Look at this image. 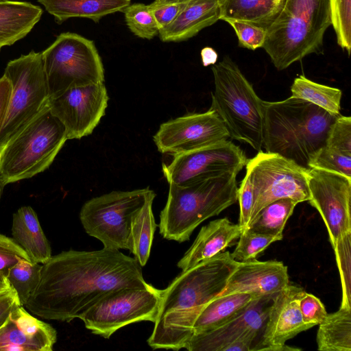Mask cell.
<instances>
[{
  "mask_svg": "<svg viewBox=\"0 0 351 351\" xmlns=\"http://www.w3.org/2000/svg\"><path fill=\"white\" fill-rule=\"evenodd\" d=\"M291 97L309 101L330 114L339 115L342 92L340 89L320 84L301 75L291 86Z\"/></svg>",
  "mask_w": 351,
  "mask_h": 351,
  "instance_id": "4dcf8cb0",
  "label": "cell"
},
{
  "mask_svg": "<svg viewBox=\"0 0 351 351\" xmlns=\"http://www.w3.org/2000/svg\"><path fill=\"white\" fill-rule=\"evenodd\" d=\"M245 167V175L253 191L250 221L262 208L276 200L290 198L298 203L309 200L308 169L280 155L262 150L247 160Z\"/></svg>",
  "mask_w": 351,
  "mask_h": 351,
  "instance_id": "8fae6325",
  "label": "cell"
},
{
  "mask_svg": "<svg viewBox=\"0 0 351 351\" xmlns=\"http://www.w3.org/2000/svg\"><path fill=\"white\" fill-rule=\"evenodd\" d=\"M308 168L322 169L351 178V154L324 145L311 159Z\"/></svg>",
  "mask_w": 351,
  "mask_h": 351,
  "instance_id": "8d00e7d4",
  "label": "cell"
},
{
  "mask_svg": "<svg viewBox=\"0 0 351 351\" xmlns=\"http://www.w3.org/2000/svg\"><path fill=\"white\" fill-rule=\"evenodd\" d=\"M12 235L32 262L44 264L52 256L49 242L36 213L31 206H22L13 214Z\"/></svg>",
  "mask_w": 351,
  "mask_h": 351,
  "instance_id": "603a6c76",
  "label": "cell"
},
{
  "mask_svg": "<svg viewBox=\"0 0 351 351\" xmlns=\"http://www.w3.org/2000/svg\"><path fill=\"white\" fill-rule=\"evenodd\" d=\"M5 272H0V293L11 289Z\"/></svg>",
  "mask_w": 351,
  "mask_h": 351,
  "instance_id": "7dc6e473",
  "label": "cell"
},
{
  "mask_svg": "<svg viewBox=\"0 0 351 351\" xmlns=\"http://www.w3.org/2000/svg\"><path fill=\"white\" fill-rule=\"evenodd\" d=\"M149 285L137 260L119 250H69L42 264L38 284L24 306L40 318L69 322L114 290Z\"/></svg>",
  "mask_w": 351,
  "mask_h": 351,
  "instance_id": "6da1fadb",
  "label": "cell"
},
{
  "mask_svg": "<svg viewBox=\"0 0 351 351\" xmlns=\"http://www.w3.org/2000/svg\"><path fill=\"white\" fill-rule=\"evenodd\" d=\"M289 285L287 267L281 261L254 259L239 262L219 295L247 293L257 297L274 295Z\"/></svg>",
  "mask_w": 351,
  "mask_h": 351,
  "instance_id": "ffe728a7",
  "label": "cell"
},
{
  "mask_svg": "<svg viewBox=\"0 0 351 351\" xmlns=\"http://www.w3.org/2000/svg\"><path fill=\"white\" fill-rule=\"evenodd\" d=\"M310 204L319 213L332 247L351 232V178L322 169L307 171Z\"/></svg>",
  "mask_w": 351,
  "mask_h": 351,
  "instance_id": "5bb4252c",
  "label": "cell"
},
{
  "mask_svg": "<svg viewBox=\"0 0 351 351\" xmlns=\"http://www.w3.org/2000/svg\"><path fill=\"white\" fill-rule=\"evenodd\" d=\"M155 1H170V0H155Z\"/></svg>",
  "mask_w": 351,
  "mask_h": 351,
  "instance_id": "681fc988",
  "label": "cell"
},
{
  "mask_svg": "<svg viewBox=\"0 0 351 351\" xmlns=\"http://www.w3.org/2000/svg\"><path fill=\"white\" fill-rule=\"evenodd\" d=\"M123 12L127 26L138 37L150 40L159 34L160 29L149 5H129Z\"/></svg>",
  "mask_w": 351,
  "mask_h": 351,
  "instance_id": "d6a6232c",
  "label": "cell"
},
{
  "mask_svg": "<svg viewBox=\"0 0 351 351\" xmlns=\"http://www.w3.org/2000/svg\"><path fill=\"white\" fill-rule=\"evenodd\" d=\"M11 93V84L8 79L3 75L0 78V134L7 117Z\"/></svg>",
  "mask_w": 351,
  "mask_h": 351,
  "instance_id": "f6af8a7d",
  "label": "cell"
},
{
  "mask_svg": "<svg viewBox=\"0 0 351 351\" xmlns=\"http://www.w3.org/2000/svg\"><path fill=\"white\" fill-rule=\"evenodd\" d=\"M227 22L235 32L239 46L250 50L263 47L266 38V29L248 22L227 19Z\"/></svg>",
  "mask_w": 351,
  "mask_h": 351,
  "instance_id": "74e56055",
  "label": "cell"
},
{
  "mask_svg": "<svg viewBox=\"0 0 351 351\" xmlns=\"http://www.w3.org/2000/svg\"><path fill=\"white\" fill-rule=\"evenodd\" d=\"M274 295L257 297L225 324L193 334L184 348L189 351H221L226 345L243 336L254 335L260 339Z\"/></svg>",
  "mask_w": 351,
  "mask_h": 351,
  "instance_id": "ac0fdd59",
  "label": "cell"
},
{
  "mask_svg": "<svg viewBox=\"0 0 351 351\" xmlns=\"http://www.w3.org/2000/svg\"><path fill=\"white\" fill-rule=\"evenodd\" d=\"M43 9L29 2L0 1V51L25 37L40 21Z\"/></svg>",
  "mask_w": 351,
  "mask_h": 351,
  "instance_id": "cb8c5ba5",
  "label": "cell"
},
{
  "mask_svg": "<svg viewBox=\"0 0 351 351\" xmlns=\"http://www.w3.org/2000/svg\"><path fill=\"white\" fill-rule=\"evenodd\" d=\"M330 25V0H283L266 27L263 48L274 66L284 70L308 55L319 53Z\"/></svg>",
  "mask_w": 351,
  "mask_h": 351,
  "instance_id": "277c9868",
  "label": "cell"
},
{
  "mask_svg": "<svg viewBox=\"0 0 351 351\" xmlns=\"http://www.w3.org/2000/svg\"><path fill=\"white\" fill-rule=\"evenodd\" d=\"M4 1V0H0V1Z\"/></svg>",
  "mask_w": 351,
  "mask_h": 351,
  "instance_id": "f907efd6",
  "label": "cell"
},
{
  "mask_svg": "<svg viewBox=\"0 0 351 351\" xmlns=\"http://www.w3.org/2000/svg\"><path fill=\"white\" fill-rule=\"evenodd\" d=\"M156 195L153 191L131 219L128 250L141 267L146 265L149 258L157 227L152 211V204Z\"/></svg>",
  "mask_w": 351,
  "mask_h": 351,
  "instance_id": "83f0119b",
  "label": "cell"
},
{
  "mask_svg": "<svg viewBox=\"0 0 351 351\" xmlns=\"http://www.w3.org/2000/svg\"><path fill=\"white\" fill-rule=\"evenodd\" d=\"M21 306L16 292L9 289L0 293V326L5 322L10 313Z\"/></svg>",
  "mask_w": 351,
  "mask_h": 351,
  "instance_id": "ee69618b",
  "label": "cell"
},
{
  "mask_svg": "<svg viewBox=\"0 0 351 351\" xmlns=\"http://www.w3.org/2000/svg\"><path fill=\"white\" fill-rule=\"evenodd\" d=\"M325 145L347 154H351V117L341 114L331 125Z\"/></svg>",
  "mask_w": 351,
  "mask_h": 351,
  "instance_id": "f35d334b",
  "label": "cell"
},
{
  "mask_svg": "<svg viewBox=\"0 0 351 351\" xmlns=\"http://www.w3.org/2000/svg\"><path fill=\"white\" fill-rule=\"evenodd\" d=\"M317 343L320 351H351V307L327 314L319 324Z\"/></svg>",
  "mask_w": 351,
  "mask_h": 351,
  "instance_id": "f1b7e54d",
  "label": "cell"
},
{
  "mask_svg": "<svg viewBox=\"0 0 351 351\" xmlns=\"http://www.w3.org/2000/svg\"><path fill=\"white\" fill-rule=\"evenodd\" d=\"M257 296L247 293L219 295L203 308L196 318L193 334L213 330L240 313Z\"/></svg>",
  "mask_w": 351,
  "mask_h": 351,
  "instance_id": "484cf974",
  "label": "cell"
},
{
  "mask_svg": "<svg viewBox=\"0 0 351 351\" xmlns=\"http://www.w3.org/2000/svg\"><path fill=\"white\" fill-rule=\"evenodd\" d=\"M332 25L338 45L349 56L351 51V0H330Z\"/></svg>",
  "mask_w": 351,
  "mask_h": 351,
  "instance_id": "e575fe53",
  "label": "cell"
},
{
  "mask_svg": "<svg viewBox=\"0 0 351 351\" xmlns=\"http://www.w3.org/2000/svg\"><path fill=\"white\" fill-rule=\"evenodd\" d=\"M305 291L289 285L276 293L270 306L266 324L254 351L300 350L285 345V342L311 328L305 324L299 308V300Z\"/></svg>",
  "mask_w": 351,
  "mask_h": 351,
  "instance_id": "e0dca14e",
  "label": "cell"
},
{
  "mask_svg": "<svg viewBox=\"0 0 351 351\" xmlns=\"http://www.w3.org/2000/svg\"><path fill=\"white\" fill-rule=\"evenodd\" d=\"M220 20L219 0H188L177 17L159 30L163 42H180Z\"/></svg>",
  "mask_w": 351,
  "mask_h": 351,
  "instance_id": "7402d4cb",
  "label": "cell"
},
{
  "mask_svg": "<svg viewBox=\"0 0 351 351\" xmlns=\"http://www.w3.org/2000/svg\"><path fill=\"white\" fill-rule=\"evenodd\" d=\"M238 264L229 252L223 251L176 276L161 290L159 311L148 345L154 350L184 348L193 334L198 315L223 292Z\"/></svg>",
  "mask_w": 351,
  "mask_h": 351,
  "instance_id": "7a4b0ae2",
  "label": "cell"
},
{
  "mask_svg": "<svg viewBox=\"0 0 351 351\" xmlns=\"http://www.w3.org/2000/svg\"><path fill=\"white\" fill-rule=\"evenodd\" d=\"M67 140L49 108L0 145V180L6 185L45 171Z\"/></svg>",
  "mask_w": 351,
  "mask_h": 351,
  "instance_id": "52a82bcc",
  "label": "cell"
},
{
  "mask_svg": "<svg viewBox=\"0 0 351 351\" xmlns=\"http://www.w3.org/2000/svg\"><path fill=\"white\" fill-rule=\"evenodd\" d=\"M23 259L31 261L12 238L0 233V272L6 274L9 268Z\"/></svg>",
  "mask_w": 351,
  "mask_h": 351,
  "instance_id": "b9f144b4",
  "label": "cell"
},
{
  "mask_svg": "<svg viewBox=\"0 0 351 351\" xmlns=\"http://www.w3.org/2000/svg\"><path fill=\"white\" fill-rule=\"evenodd\" d=\"M188 0L154 1L149 4L160 29L170 24L180 13Z\"/></svg>",
  "mask_w": 351,
  "mask_h": 351,
  "instance_id": "ab89813d",
  "label": "cell"
},
{
  "mask_svg": "<svg viewBox=\"0 0 351 351\" xmlns=\"http://www.w3.org/2000/svg\"><path fill=\"white\" fill-rule=\"evenodd\" d=\"M162 164L163 175L169 184L188 185L225 173H238L247 162L243 150L231 141L173 156Z\"/></svg>",
  "mask_w": 351,
  "mask_h": 351,
  "instance_id": "4fadbf2b",
  "label": "cell"
},
{
  "mask_svg": "<svg viewBox=\"0 0 351 351\" xmlns=\"http://www.w3.org/2000/svg\"><path fill=\"white\" fill-rule=\"evenodd\" d=\"M241 228L228 218L211 221L203 226L193 243L178 262L182 271L225 250L240 236Z\"/></svg>",
  "mask_w": 351,
  "mask_h": 351,
  "instance_id": "44dd1931",
  "label": "cell"
},
{
  "mask_svg": "<svg viewBox=\"0 0 351 351\" xmlns=\"http://www.w3.org/2000/svg\"><path fill=\"white\" fill-rule=\"evenodd\" d=\"M298 204L290 198L276 200L262 208L250 221L247 228L282 240L285 224Z\"/></svg>",
  "mask_w": 351,
  "mask_h": 351,
  "instance_id": "f546056e",
  "label": "cell"
},
{
  "mask_svg": "<svg viewBox=\"0 0 351 351\" xmlns=\"http://www.w3.org/2000/svg\"><path fill=\"white\" fill-rule=\"evenodd\" d=\"M201 58L204 66L213 65L217 62L218 55L216 51L210 47H206L201 51Z\"/></svg>",
  "mask_w": 351,
  "mask_h": 351,
  "instance_id": "bcb514c9",
  "label": "cell"
},
{
  "mask_svg": "<svg viewBox=\"0 0 351 351\" xmlns=\"http://www.w3.org/2000/svg\"><path fill=\"white\" fill-rule=\"evenodd\" d=\"M332 248L341 282V306L351 307V232L339 239Z\"/></svg>",
  "mask_w": 351,
  "mask_h": 351,
  "instance_id": "d590c367",
  "label": "cell"
},
{
  "mask_svg": "<svg viewBox=\"0 0 351 351\" xmlns=\"http://www.w3.org/2000/svg\"><path fill=\"white\" fill-rule=\"evenodd\" d=\"M237 174L225 173L184 186L169 184L167 200L160 214V234L179 243L189 240L201 223L237 201Z\"/></svg>",
  "mask_w": 351,
  "mask_h": 351,
  "instance_id": "5b68a950",
  "label": "cell"
},
{
  "mask_svg": "<svg viewBox=\"0 0 351 351\" xmlns=\"http://www.w3.org/2000/svg\"><path fill=\"white\" fill-rule=\"evenodd\" d=\"M263 147L308 168L315 154L326 144L328 131L339 115L306 100L290 97L263 101Z\"/></svg>",
  "mask_w": 351,
  "mask_h": 351,
  "instance_id": "3957f363",
  "label": "cell"
},
{
  "mask_svg": "<svg viewBox=\"0 0 351 351\" xmlns=\"http://www.w3.org/2000/svg\"><path fill=\"white\" fill-rule=\"evenodd\" d=\"M237 200L239 203V226L243 229L247 228L249 224L253 206V191L247 175L245 176L238 188Z\"/></svg>",
  "mask_w": 351,
  "mask_h": 351,
  "instance_id": "7bdbcfd3",
  "label": "cell"
},
{
  "mask_svg": "<svg viewBox=\"0 0 351 351\" xmlns=\"http://www.w3.org/2000/svg\"><path fill=\"white\" fill-rule=\"evenodd\" d=\"M50 99L72 88L104 82V69L94 42L64 32L41 52Z\"/></svg>",
  "mask_w": 351,
  "mask_h": 351,
  "instance_id": "ba28073f",
  "label": "cell"
},
{
  "mask_svg": "<svg viewBox=\"0 0 351 351\" xmlns=\"http://www.w3.org/2000/svg\"><path fill=\"white\" fill-rule=\"evenodd\" d=\"M5 184L0 180V199L3 193V190Z\"/></svg>",
  "mask_w": 351,
  "mask_h": 351,
  "instance_id": "c3c4849f",
  "label": "cell"
},
{
  "mask_svg": "<svg viewBox=\"0 0 351 351\" xmlns=\"http://www.w3.org/2000/svg\"><path fill=\"white\" fill-rule=\"evenodd\" d=\"M239 241L232 254V258L237 262H245L256 259L261 252L278 241V237L256 232L248 228L241 229Z\"/></svg>",
  "mask_w": 351,
  "mask_h": 351,
  "instance_id": "836d02e7",
  "label": "cell"
},
{
  "mask_svg": "<svg viewBox=\"0 0 351 351\" xmlns=\"http://www.w3.org/2000/svg\"><path fill=\"white\" fill-rule=\"evenodd\" d=\"M153 190L113 191L86 202L80 219L86 232L104 247L128 250L131 219Z\"/></svg>",
  "mask_w": 351,
  "mask_h": 351,
  "instance_id": "30bf717a",
  "label": "cell"
},
{
  "mask_svg": "<svg viewBox=\"0 0 351 351\" xmlns=\"http://www.w3.org/2000/svg\"><path fill=\"white\" fill-rule=\"evenodd\" d=\"M283 0H219L220 20L234 19L266 27Z\"/></svg>",
  "mask_w": 351,
  "mask_h": 351,
  "instance_id": "4316f807",
  "label": "cell"
},
{
  "mask_svg": "<svg viewBox=\"0 0 351 351\" xmlns=\"http://www.w3.org/2000/svg\"><path fill=\"white\" fill-rule=\"evenodd\" d=\"M109 97L104 82L72 88L50 99V112L64 125L67 139L90 134L106 113Z\"/></svg>",
  "mask_w": 351,
  "mask_h": 351,
  "instance_id": "2e32d148",
  "label": "cell"
},
{
  "mask_svg": "<svg viewBox=\"0 0 351 351\" xmlns=\"http://www.w3.org/2000/svg\"><path fill=\"white\" fill-rule=\"evenodd\" d=\"M12 86L9 108L0 134V145L49 109L50 100L41 52L10 61L4 75Z\"/></svg>",
  "mask_w": 351,
  "mask_h": 351,
  "instance_id": "9c48e42d",
  "label": "cell"
},
{
  "mask_svg": "<svg viewBox=\"0 0 351 351\" xmlns=\"http://www.w3.org/2000/svg\"><path fill=\"white\" fill-rule=\"evenodd\" d=\"M57 332L19 306L0 326V351H52Z\"/></svg>",
  "mask_w": 351,
  "mask_h": 351,
  "instance_id": "d6986e66",
  "label": "cell"
},
{
  "mask_svg": "<svg viewBox=\"0 0 351 351\" xmlns=\"http://www.w3.org/2000/svg\"><path fill=\"white\" fill-rule=\"evenodd\" d=\"M299 308L304 322L311 327L322 323L328 314L321 300L306 291L299 300Z\"/></svg>",
  "mask_w": 351,
  "mask_h": 351,
  "instance_id": "60d3db41",
  "label": "cell"
},
{
  "mask_svg": "<svg viewBox=\"0 0 351 351\" xmlns=\"http://www.w3.org/2000/svg\"><path fill=\"white\" fill-rule=\"evenodd\" d=\"M58 24L70 18H87L98 23L104 16L123 12L130 0H38Z\"/></svg>",
  "mask_w": 351,
  "mask_h": 351,
  "instance_id": "d4e9b609",
  "label": "cell"
},
{
  "mask_svg": "<svg viewBox=\"0 0 351 351\" xmlns=\"http://www.w3.org/2000/svg\"><path fill=\"white\" fill-rule=\"evenodd\" d=\"M229 138L220 117L209 109L162 123L153 140L160 153L175 156L209 147Z\"/></svg>",
  "mask_w": 351,
  "mask_h": 351,
  "instance_id": "9a60e30c",
  "label": "cell"
},
{
  "mask_svg": "<svg viewBox=\"0 0 351 351\" xmlns=\"http://www.w3.org/2000/svg\"><path fill=\"white\" fill-rule=\"evenodd\" d=\"M41 265L23 259L9 268L5 274L10 287L17 293L21 306L25 305L38 284Z\"/></svg>",
  "mask_w": 351,
  "mask_h": 351,
  "instance_id": "1f68e13d",
  "label": "cell"
},
{
  "mask_svg": "<svg viewBox=\"0 0 351 351\" xmlns=\"http://www.w3.org/2000/svg\"><path fill=\"white\" fill-rule=\"evenodd\" d=\"M161 290L146 288L114 290L98 300L79 318L92 333L109 339L122 327L141 321L155 322Z\"/></svg>",
  "mask_w": 351,
  "mask_h": 351,
  "instance_id": "7c38bea8",
  "label": "cell"
},
{
  "mask_svg": "<svg viewBox=\"0 0 351 351\" xmlns=\"http://www.w3.org/2000/svg\"><path fill=\"white\" fill-rule=\"evenodd\" d=\"M215 89L210 109L223 121L230 138L259 152L263 147V100L228 56L213 65Z\"/></svg>",
  "mask_w": 351,
  "mask_h": 351,
  "instance_id": "8992f818",
  "label": "cell"
}]
</instances>
